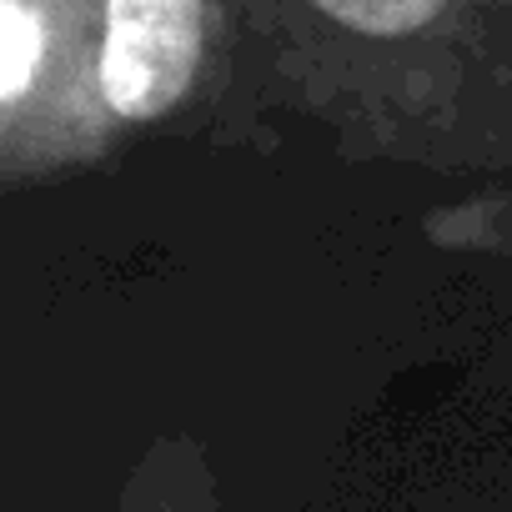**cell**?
Wrapping results in <instances>:
<instances>
[{"label": "cell", "mask_w": 512, "mask_h": 512, "mask_svg": "<svg viewBox=\"0 0 512 512\" xmlns=\"http://www.w3.org/2000/svg\"><path fill=\"white\" fill-rule=\"evenodd\" d=\"M201 61V0H106L101 91L111 111L151 121L181 101Z\"/></svg>", "instance_id": "6da1fadb"}, {"label": "cell", "mask_w": 512, "mask_h": 512, "mask_svg": "<svg viewBox=\"0 0 512 512\" xmlns=\"http://www.w3.org/2000/svg\"><path fill=\"white\" fill-rule=\"evenodd\" d=\"M317 11H327L332 21L352 26V31H367V36H402V31H417L427 26L442 0H312Z\"/></svg>", "instance_id": "7a4b0ae2"}, {"label": "cell", "mask_w": 512, "mask_h": 512, "mask_svg": "<svg viewBox=\"0 0 512 512\" xmlns=\"http://www.w3.org/2000/svg\"><path fill=\"white\" fill-rule=\"evenodd\" d=\"M41 56V21L26 11V0H0V96L16 101L31 81Z\"/></svg>", "instance_id": "3957f363"}]
</instances>
